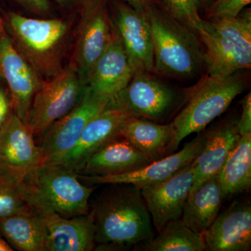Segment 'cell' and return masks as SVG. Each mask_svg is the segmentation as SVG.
Listing matches in <instances>:
<instances>
[{
	"label": "cell",
	"instance_id": "cell-6",
	"mask_svg": "<svg viewBox=\"0 0 251 251\" xmlns=\"http://www.w3.org/2000/svg\"><path fill=\"white\" fill-rule=\"evenodd\" d=\"M179 91L149 72H135L129 83L110 99L108 106L127 116L163 122L182 107Z\"/></svg>",
	"mask_w": 251,
	"mask_h": 251
},
{
	"label": "cell",
	"instance_id": "cell-18",
	"mask_svg": "<svg viewBox=\"0 0 251 251\" xmlns=\"http://www.w3.org/2000/svg\"><path fill=\"white\" fill-rule=\"evenodd\" d=\"M39 212L45 226L44 251L95 249V229L90 214L66 218L50 211Z\"/></svg>",
	"mask_w": 251,
	"mask_h": 251
},
{
	"label": "cell",
	"instance_id": "cell-37",
	"mask_svg": "<svg viewBox=\"0 0 251 251\" xmlns=\"http://www.w3.org/2000/svg\"><path fill=\"white\" fill-rule=\"evenodd\" d=\"M12 248L5 241L4 238L0 235V251H13Z\"/></svg>",
	"mask_w": 251,
	"mask_h": 251
},
{
	"label": "cell",
	"instance_id": "cell-33",
	"mask_svg": "<svg viewBox=\"0 0 251 251\" xmlns=\"http://www.w3.org/2000/svg\"><path fill=\"white\" fill-rule=\"evenodd\" d=\"M242 112L238 118L237 128L240 136L251 135V94L249 92L243 99Z\"/></svg>",
	"mask_w": 251,
	"mask_h": 251
},
{
	"label": "cell",
	"instance_id": "cell-16",
	"mask_svg": "<svg viewBox=\"0 0 251 251\" xmlns=\"http://www.w3.org/2000/svg\"><path fill=\"white\" fill-rule=\"evenodd\" d=\"M129 117L120 110L106 108L92 120L82 130L74 148L57 163L79 172L87 160L107 142L120 134L122 127Z\"/></svg>",
	"mask_w": 251,
	"mask_h": 251
},
{
	"label": "cell",
	"instance_id": "cell-28",
	"mask_svg": "<svg viewBox=\"0 0 251 251\" xmlns=\"http://www.w3.org/2000/svg\"><path fill=\"white\" fill-rule=\"evenodd\" d=\"M29 206L23 183L0 173V217L12 215Z\"/></svg>",
	"mask_w": 251,
	"mask_h": 251
},
{
	"label": "cell",
	"instance_id": "cell-27",
	"mask_svg": "<svg viewBox=\"0 0 251 251\" xmlns=\"http://www.w3.org/2000/svg\"><path fill=\"white\" fill-rule=\"evenodd\" d=\"M207 21L221 36L251 52V9L243 10L235 17L213 18Z\"/></svg>",
	"mask_w": 251,
	"mask_h": 251
},
{
	"label": "cell",
	"instance_id": "cell-36",
	"mask_svg": "<svg viewBox=\"0 0 251 251\" xmlns=\"http://www.w3.org/2000/svg\"><path fill=\"white\" fill-rule=\"evenodd\" d=\"M198 10H206L210 6L214 0H193Z\"/></svg>",
	"mask_w": 251,
	"mask_h": 251
},
{
	"label": "cell",
	"instance_id": "cell-20",
	"mask_svg": "<svg viewBox=\"0 0 251 251\" xmlns=\"http://www.w3.org/2000/svg\"><path fill=\"white\" fill-rule=\"evenodd\" d=\"M237 121L238 118L227 119L206 131L204 148L191 163L194 182L189 194L194 192L206 180L219 173L229 152L240 138Z\"/></svg>",
	"mask_w": 251,
	"mask_h": 251
},
{
	"label": "cell",
	"instance_id": "cell-9",
	"mask_svg": "<svg viewBox=\"0 0 251 251\" xmlns=\"http://www.w3.org/2000/svg\"><path fill=\"white\" fill-rule=\"evenodd\" d=\"M109 100L86 87L78 103L35 138L42 153V163L60 161L75 146L87 124L106 108Z\"/></svg>",
	"mask_w": 251,
	"mask_h": 251
},
{
	"label": "cell",
	"instance_id": "cell-31",
	"mask_svg": "<svg viewBox=\"0 0 251 251\" xmlns=\"http://www.w3.org/2000/svg\"><path fill=\"white\" fill-rule=\"evenodd\" d=\"M24 11L40 18H52L53 9L50 0H11Z\"/></svg>",
	"mask_w": 251,
	"mask_h": 251
},
{
	"label": "cell",
	"instance_id": "cell-8",
	"mask_svg": "<svg viewBox=\"0 0 251 251\" xmlns=\"http://www.w3.org/2000/svg\"><path fill=\"white\" fill-rule=\"evenodd\" d=\"M85 90V84L69 66L55 76L44 80L34 96L28 115L27 126L34 138L70 112L80 101Z\"/></svg>",
	"mask_w": 251,
	"mask_h": 251
},
{
	"label": "cell",
	"instance_id": "cell-25",
	"mask_svg": "<svg viewBox=\"0 0 251 251\" xmlns=\"http://www.w3.org/2000/svg\"><path fill=\"white\" fill-rule=\"evenodd\" d=\"M224 199L241 194L251 186V135L240 136L217 175Z\"/></svg>",
	"mask_w": 251,
	"mask_h": 251
},
{
	"label": "cell",
	"instance_id": "cell-5",
	"mask_svg": "<svg viewBox=\"0 0 251 251\" xmlns=\"http://www.w3.org/2000/svg\"><path fill=\"white\" fill-rule=\"evenodd\" d=\"M27 204L36 210L63 217L85 215L96 188L80 181L78 174L59 163H42L23 181Z\"/></svg>",
	"mask_w": 251,
	"mask_h": 251
},
{
	"label": "cell",
	"instance_id": "cell-13",
	"mask_svg": "<svg viewBox=\"0 0 251 251\" xmlns=\"http://www.w3.org/2000/svg\"><path fill=\"white\" fill-rule=\"evenodd\" d=\"M42 163L34 135L14 114L0 133V173L23 182Z\"/></svg>",
	"mask_w": 251,
	"mask_h": 251
},
{
	"label": "cell",
	"instance_id": "cell-14",
	"mask_svg": "<svg viewBox=\"0 0 251 251\" xmlns=\"http://www.w3.org/2000/svg\"><path fill=\"white\" fill-rule=\"evenodd\" d=\"M194 182L191 164L161 184L141 190L157 232L168 223L181 219L185 202Z\"/></svg>",
	"mask_w": 251,
	"mask_h": 251
},
{
	"label": "cell",
	"instance_id": "cell-11",
	"mask_svg": "<svg viewBox=\"0 0 251 251\" xmlns=\"http://www.w3.org/2000/svg\"><path fill=\"white\" fill-rule=\"evenodd\" d=\"M206 132L201 133L186 143L179 151L151 162L138 171L112 176H88L78 175L82 183L89 186L97 184H130L140 190L163 182L189 166L202 151Z\"/></svg>",
	"mask_w": 251,
	"mask_h": 251
},
{
	"label": "cell",
	"instance_id": "cell-21",
	"mask_svg": "<svg viewBox=\"0 0 251 251\" xmlns=\"http://www.w3.org/2000/svg\"><path fill=\"white\" fill-rule=\"evenodd\" d=\"M151 162L120 134L94 152L78 175L104 176L125 174L138 171Z\"/></svg>",
	"mask_w": 251,
	"mask_h": 251
},
{
	"label": "cell",
	"instance_id": "cell-15",
	"mask_svg": "<svg viewBox=\"0 0 251 251\" xmlns=\"http://www.w3.org/2000/svg\"><path fill=\"white\" fill-rule=\"evenodd\" d=\"M206 251H249L251 248V203L234 202L203 232Z\"/></svg>",
	"mask_w": 251,
	"mask_h": 251
},
{
	"label": "cell",
	"instance_id": "cell-32",
	"mask_svg": "<svg viewBox=\"0 0 251 251\" xmlns=\"http://www.w3.org/2000/svg\"><path fill=\"white\" fill-rule=\"evenodd\" d=\"M14 114L11 94L4 82L0 79V133Z\"/></svg>",
	"mask_w": 251,
	"mask_h": 251
},
{
	"label": "cell",
	"instance_id": "cell-35",
	"mask_svg": "<svg viewBox=\"0 0 251 251\" xmlns=\"http://www.w3.org/2000/svg\"><path fill=\"white\" fill-rule=\"evenodd\" d=\"M62 9L73 10L76 9L79 11L81 4L84 0H54Z\"/></svg>",
	"mask_w": 251,
	"mask_h": 251
},
{
	"label": "cell",
	"instance_id": "cell-3",
	"mask_svg": "<svg viewBox=\"0 0 251 251\" xmlns=\"http://www.w3.org/2000/svg\"><path fill=\"white\" fill-rule=\"evenodd\" d=\"M74 18H30L11 11L6 23L15 47L46 80L64 69Z\"/></svg>",
	"mask_w": 251,
	"mask_h": 251
},
{
	"label": "cell",
	"instance_id": "cell-26",
	"mask_svg": "<svg viewBox=\"0 0 251 251\" xmlns=\"http://www.w3.org/2000/svg\"><path fill=\"white\" fill-rule=\"evenodd\" d=\"M202 234L188 228L181 219L171 221L156 236L134 246L133 251H203Z\"/></svg>",
	"mask_w": 251,
	"mask_h": 251
},
{
	"label": "cell",
	"instance_id": "cell-1",
	"mask_svg": "<svg viewBox=\"0 0 251 251\" xmlns=\"http://www.w3.org/2000/svg\"><path fill=\"white\" fill-rule=\"evenodd\" d=\"M89 202L97 244L129 249L152 238V222L141 190L133 184H108Z\"/></svg>",
	"mask_w": 251,
	"mask_h": 251
},
{
	"label": "cell",
	"instance_id": "cell-23",
	"mask_svg": "<svg viewBox=\"0 0 251 251\" xmlns=\"http://www.w3.org/2000/svg\"><path fill=\"white\" fill-rule=\"evenodd\" d=\"M0 235L14 251H44V219L31 206L12 215L0 217Z\"/></svg>",
	"mask_w": 251,
	"mask_h": 251
},
{
	"label": "cell",
	"instance_id": "cell-2",
	"mask_svg": "<svg viewBox=\"0 0 251 251\" xmlns=\"http://www.w3.org/2000/svg\"><path fill=\"white\" fill-rule=\"evenodd\" d=\"M153 54V72L188 80L205 69L204 47L198 34L170 16L158 1L146 9Z\"/></svg>",
	"mask_w": 251,
	"mask_h": 251
},
{
	"label": "cell",
	"instance_id": "cell-17",
	"mask_svg": "<svg viewBox=\"0 0 251 251\" xmlns=\"http://www.w3.org/2000/svg\"><path fill=\"white\" fill-rule=\"evenodd\" d=\"M196 34L204 47L206 74L224 77L251 67V52L221 36L209 21L201 19L196 25Z\"/></svg>",
	"mask_w": 251,
	"mask_h": 251
},
{
	"label": "cell",
	"instance_id": "cell-29",
	"mask_svg": "<svg viewBox=\"0 0 251 251\" xmlns=\"http://www.w3.org/2000/svg\"><path fill=\"white\" fill-rule=\"evenodd\" d=\"M157 1L170 16L196 32V25L202 18L193 0H159Z\"/></svg>",
	"mask_w": 251,
	"mask_h": 251
},
{
	"label": "cell",
	"instance_id": "cell-24",
	"mask_svg": "<svg viewBox=\"0 0 251 251\" xmlns=\"http://www.w3.org/2000/svg\"><path fill=\"white\" fill-rule=\"evenodd\" d=\"M223 201L222 190L215 175L189 194L181 218L183 224L193 232L202 234L219 215Z\"/></svg>",
	"mask_w": 251,
	"mask_h": 251
},
{
	"label": "cell",
	"instance_id": "cell-30",
	"mask_svg": "<svg viewBox=\"0 0 251 251\" xmlns=\"http://www.w3.org/2000/svg\"><path fill=\"white\" fill-rule=\"evenodd\" d=\"M251 0H214L206 10V19L235 17L250 4Z\"/></svg>",
	"mask_w": 251,
	"mask_h": 251
},
{
	"label": "cell",
	"instance_id": "cell-34",
	"mask_svg": "<svg viewBox=\"0 0 251 251\" xmlns=\"http://www.w3.org/2000/svg\"><path fill=\"white\" fill-rule=\"evenodd\" d=\"M120 1L126 3L135 9L146 11L149 6L156 2L157 0H120Z\"/></svg>",
	"mask_w": 251,
	"mask_h": 251
},
{
	"label": "cell",
	"instance_id": "cell-22",
	"mask_svg": "<svg viewBox=\"0 0 251 251\" xmlns=\"http://www.w3.org/2000/svg\"><path fill=\"white\" fill-rule=\"evenodd\" d=\"M173 122L160 125L156 122L129 117L120 135L151 162L169 155L175 138Z\"/></svg>",
	"mask_w": 251,
	"mask_h": 251
},
{
	"label": "cell",
	"instance_id": "cell-19",
	"mask_svg": "<svg viewBox=\"0 0 251 251\" xmlns=\"http://www.w3.org/2000/svg\"><path fill=\"white\" fill-rule=\"evenodd\" d=\"M134 74L113 29L111 41L92 69L86 87L92 93L110 99L129 83Z\"/></svg>",
	"mask_w": 251,
	"mask_h": 251
},
{
	"label": "cell",
	"instance_id": "cell-38",
	"mask_svg": "<svg viewBox=\"0 0 251 251\" xmlns=\"http://www.w3.org/2000/svg\"><path fill=\"white\" fill-rule=\"evenodd\" d=\"M5 23L4 20L1 18V14H0V40L2 39L4 36L7 35L6 29H5Z\"/></svg>",
	"mask_w": 251,
	"mask_h": 251
},
{
	"label": "cell",
	"instance_id": "cell-7",
	"mask_svg": "<svg viewBox=\"0 0 251 251\" xmlns=\"http://www.w3.org/2000/svg\"><path fill=\"white\" fill-rule=\"evenodd\" d=\"M78 11L80 20L69 66L86 85L92 69L113 34L110 0H84Z\"/></svg>",
	"mask_w": 251,
	"mask_h": 251
},
{
	"label": "cell",
	"instance_id": "cell-12",
	"mask_svg": "<svg viewBox=\"0 0 251 251\" xmlns=\"http://www.w3.org/2000/svg\"><path fill=\"white\" fill-rule=\"evenodd\" d=\"M0 79L11 94L15 114L27 125L33 99L45 79L16 49L8 34L0 40Z\"/></svg>",
	"mask_w": 251,
	"mask_h": 251
},
{
	"label": "cell",
	"instance_id": "cell-4",
	"mask_svg": "<svg viewBox=\"0 0 251 251\" xmlns=\"http://www.w3.org/2000/svg\"><path fill=\"white\" fill-rule=\"evenodd\" d=\"M249 75L244 70L227 76L211 77L206 74L185 92L182 109L173 122L175 138L170 154L179 148L188 135L200 133L224 113L234 99L247 88Z\"/></svg>",
	"mask_w": 251,
	"mask_h": 251
},
{
	"label": "cell",
	"instance_id": "cell-10",
	"mask_svg": "<svg viewBox=\"0 0 251 251\" xmlns=\"http://www.w3.org/2000/svg\"><path fill=\"white\" fill-rule=\"evenodd\" d=\"M110 13L112 27L135 73H153L152 41L146 11L120 0H110Z\"/></svg>",
	"mask_w": 251,
	"mask_h": 251
}]
</instances>
